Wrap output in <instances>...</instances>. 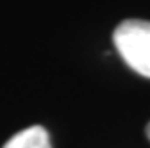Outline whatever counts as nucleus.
<instances>
[{"instance_id":"f257e3e1","label":"nucleus","mask_w":150,"mask_h":148,"mask_svg":"<svg viewBox=\"0 0 150 148\" xmlns=\"http://www.w3.org/2000/svg\"><path fill=\"white\" fill-rule=\"evenodd\" d=\"M122 59L136 73L150 79V22L125 20L112 34Z\"/></svg>"},{"instance_id":"7ed1b4c3","label":"nucleus","mask_w":150,"mask_h":148,"mask_svg":"<svg viewBox=\"0 0 150 148\" xmlns=\"http://www.w3.org/2000/svg\"><path fill=\"white\" fill-rule=\"evenodd\" d=\"M146 136H148V139H150V123H148V127H146Z\"/></svg>"},{"instance_id":"f03ea898","label":"nucleus","mask_w":150,"mask_h":148,"mask_svg":"<svg viewBox=\"0 0 150 148\" xmlns=\"http://www.w3.org/2000/svg\"><path fill=\"white\" fill-rule=\"evenodd\" d=\"M4 148H52V144H50L48 132L43 127L34 125L14 134L4 144Z\"/></svg>"}]
</instances>
